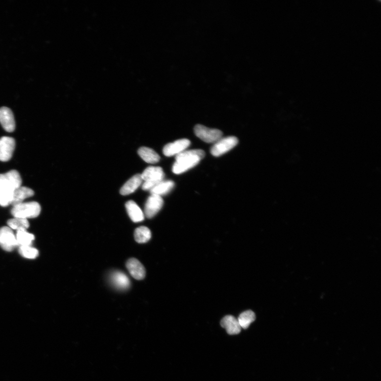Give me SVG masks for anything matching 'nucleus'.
Wrapping results in <instances>:
<instances>
[{"instance_id":"nucleus-5","label":"nucleus","mask_w":381,"mask_h":381,"mask_svg":"<svg viewBox=\"0 0 381 381\" xmlns=\"http://www.w3.org/2000/svg\"><path fill=\"white\" fill-rule=\"evenodd\" d=\"M238 143V139L234 136L221 138L211 148L212 154L218 157L226 154L234 148Z\"/></svg>"},{"instance_id":"nucleus-15","label":"nucleus","mask_w":381,"mask_h":381,"mask_svg":"<svg viewBox=\"0 0 381 381\" xmlns=\"http://www.w3.org/2000/svg\"><path fill=\"white\" fill-rule=\"evenodd\" d=\"M143 180L141 174L134 175L123 186L120 190L121 194L123 196H127L133 193L139 188Z\"/></svg>"},{"instance_id":"nucleus-24","label":"nucleus","mask_w":381,"mask_h":381,"mask_svg":"<svg viewBox=\"0 0 381 381\" xmlns=\"http://www.w3.org/2000/svg\"><path fill=\"white\" fill-rule=\"evenodd\" d=\"M7 225L12 230L18 231L27 230L30 226V224L27 219L14 218L7 221Z\"/></svg>"},{"instance_id":"nucleus-6","label":"nucleus","mask_w":381,"mask_h":381,"mask_svg":"<svg viewBox=\"0 0 381 381\" xmlns=\"http://www.w3.org/2000/svg\"><path fill=\"white\" fill-rule=\"evenodd\" d=\"M18 246L16 236L9 227L0 228V247L6 252H11Z\"/></svg>"},{"instance_id":"nucleus-9","label":"nucleus","mask_w":381,"mask_h":381,"mask_svg":"<svg viewBox=\"0 0 381 381\" xmlns=\"http://www.w3.org/2000/svg\"><path fill=\"white\" fill-rule=\"evenodd\" d=\"M22 180L16 170H11L5 174H0V186H7L13 190L20 187Z\"/></svg>"},{"instance_id":"nucleus-25","label":"nucleus","mask_w":381,"mask_h":381,"mask_svg":"<svg viewBox=\"0 0 381 381\" xmlns=\"http://www.w3.org/2000/svg\"><path fill=\"white\" fill-rule=\"evenodd\" d=\"M19 253L22 257L27 259H34L39 256V250L32 246H20Z\"/></svg>"},{"instance_id":"nucleus-2","label":"nucleus","mask_w":381,"mask_h":381,"mask_svg":"<svg viewBox=\"0 0 381 381\" xmlns=\"http://www.w3.org/2000/svg\"><path fill=\"white\" fill-rule=\"evenodd\" d=\"M11 212L14 218L28 220L39 216L41 212V207L37 202L22 203L13 206Z\"/></svg>"},{"instance_id":"nucleus-1","label":"nucleus","mask_w":381,"mask_h":381,"mask_svg":"<svg viewBox=\"0 0 381 381\" xmlns=\"http://www.w3.org/2000/svg\"><path fill=\"white\" fill-rule=\"evenodd\" d=\"M205 152L201 149L185 151L175 156L173 172L180 174L195 167L204 158Z\"/></svg>"},{"instance_id":"nucleus-18","label":"nucleus","mask_w":381,"mask_h":381,"mask_svg":"<svg viewBox=\"0 0 381 381\" xmlns=\"http://www.w3.org/2000/svg\"><path fill=\"white\" fill-rule=\"evenodd\" d=\"M138 153L140 158L149 164H155L160 160V156L153 149L143 147L138 149Z\"/></svg>"},{"instance_id":"nucleus-13","label":"nucleus","mask_w":381,"mask_h":381,"mask_svg":"<svg viewBox=\"0 0 381 381\" xmlns=\"http://www.w3.org/2000/svg\"><path fill=\"white\" fill-rule=\"evenodd\" d=\"M220 324L229 335H237L241 332L242 328L238 320L233 316H225L221 320Z\"/></svg>"},{"instance_id":"nucleus-20","label":"nucleus","mask_w":381,"mask_h":381,"mask_svg":"<svg viewBox=\"0 0 381 381\" xmlns=\"http://www.w3.org/2000/svg\"><path fill=\"white\" fill-rule=\"evenodd\" d=\"M134 240L139 244L148 242L152 237L151 231L145 226H141L136 229L134 233Z\"/></svg>"},{"instance_id":"nucleus-14","label":"nucleus","mask_w":381,"mask_h":381,"mask_svg":"<svg viewBox=\"0 0 381 381\" xmlns=\"http://www.w3.org/2000/svg\"><path fill=\"white\" fill-rule=\"evenodd\" d=\"M126 208L127 213L133 222H139L144 220V214L135 202L131 200L127 202Z\"/></svg>"},{"instance_id":"nucleus-17","label":"nucleus","mask_w":381,"mask_h":381,"mask_svg":"<svg viewBox=\"0 0 381 381\" xmlns=\"http://www.w3.org/2000/svg\"><path fill=\"white\" fill-rule=\"evenodd\" d=\"M111 280L114 286L119 289L126 290L130 286V281L125 273L117 271L111 275Z\"/></svg>"},{"instance_id":"nucleus-16","label":"nucleus","mask_w":381,"mask_h":381,"mask_svg":"<svg viewBox=\"0 0 381 381\" xmlns=\"http://www.w3.org/2000/svg\"><path fill=\"white\" fill-rule=\"evenodd\" d=\"M34 195V192L32 189L21 186L20 187L14 190L11 205L15 206L22 203L26 199L32 197Z\"/></svg>"},{"instance_id":"nucleus-11","label":"nucleus","mask_w":381,"mask_h":381,"mask_svg":"<svg viewBox=\"0 0 381 381\" xmlns=\"http://www.w3.org/2000/svg\"><path fill=\"white\" fill-rule=\"evenodd\" d=\"M0 124L7 132H13L16 128L13 114L10 109L7 107L0 108Z\"/></svg>"},{"instance_id":"nucleus-3","label":"nucleus","mask_w":381,"mask_h":381,"mask_svg":"<svg viewBox=\"0 0 381 381\" xmlns=\"http://www.w3.org/2000/svg\"><path fill=\"white\" fill-rule=\"evenodd\" d=\"M141 176L142 180L145 181L142 189L147 191L152 190L157 184L163 181L165 174L161 167H150L145 169Z\"/></svg>"},{"instance_id":"nucleus-22","label":"nucleus","mask_w":381,"mask_h":381,"mask_svg":"<svg viewBox=\"0 0 381 381\" xmlns=\"http://www.w3.org/2000/svg\"><path fill=\"white\" fill-rule=\"evenodd\" d=\"M255 319V313L251 310H247L242 313L237 320L241 328L246 330Z\"/></svg>"},{"instance_id":"nucleus-21","label":"nucleus","mask_w":381,"mask_h":381,"mask_svg":"<svg viewBox=\"0 0 381 381\" xmlns=\"http://www.w3.org/2000/svg\"><path fill=\"white\" fill-rule=\"evenodd\" d=\"M14 190L5 186H0V206L7 207L11 205Z\"/></svg>"},{"instance_id":"nucleus-12","label":"nucleus","mask_w":381,"mask_h":381,"mask_svg":"<svg viewBox=\"0 0 381 381\" xmlns=\"http://www.w3.org/2000/svg\"><path fill=\"white\" fill-rule=\"evenodd\" d=\"M126 267L134 279L141 280L145 278L146 275L145 268L136 258H132L127 261Z\"/></svg>"},{"instance_id":"nucleus-8","label":"nucleus","mask_w":381,"mask_h":381,"mask_svg":"<svg viewBox=\"0 0 381 381\" xmlns=\"http://www.w3.org/2000/svg\"><path fill=\"white\" fill-rule=\"evenodd\" d=\"M164 201L162 197L151 194L146 203L145 215L147 218L151 219L158 213L162 209Z\"/></svg>"},{"instance_id":"nucleus-19","label":"nucleus","mask_w":381,"mask_h":381,"mask_svg":"<svg viewBox=\"0 0 381 381\" xmlns=\"http://www.w3.org/2000/svg\"><path fill=\"white\" fill-rule=\"evenodd\" d=\"M174 187V182L172 181H162L157 184L150 190L151 194L162 196L166 195Z\"/></svg>"},{"instance_id":"nucleus-7","label":"nucleus","mask_w":381,"mask_h":381,"mask_svg":"<svg viewBox=\"0 0 381 381\" xmlns=\"http://www.w3.org/2000/svg\"><path fill=\"white\" fill-rule=\"evenodd\" d=\"M191 142L188 139L177 140L173 143H171L164 146L163 154L168 157L176 156L186 151L190 145Z\"/></svg>"},{"instance_id":"nucleus-10","label":"nucleus","mask_w":381,"mask_h":381,"mask_svg":"<svg viewBox=\"0 0 381 381\" xmlns=\"http://www.w3.org/2000/svg\"><path fill=\"white\" fill-rule=\"evenodd\" d=\"M16 142L13 138L3 137L0 139V161H9L12 158Z\"/></svg>"},{"instance_id":"nucleus-23","label":"nucleus","mask_w":381,"mask_h":381,"mask_svg":"<svg viewBox=\"0 0 381 381\" xmlns=\"http://www.w3.org/2000/svg\"><path fill=\"white\" fill-rule=\"evenodd\" d=\"M18 246H32L35 240V236L27 230L18 231L16 235Z\"/></svg>"},{"instance_id":"nucleus-4","label":"nucleus","mask_w":381,"mask_h":381,"mask_svg":"<svg viewBox=\"0 0 381 381\" xmlns=\"http://www.w3.org/2000/svg\"><path fill=\"white\" fill-rule=\"evenodd\" d=\"M194 133L198 138L207 143H215L221 138L222 136L221 131L209 128L201 125H197L194 127Z\"/></svg>"}]
</instances>
